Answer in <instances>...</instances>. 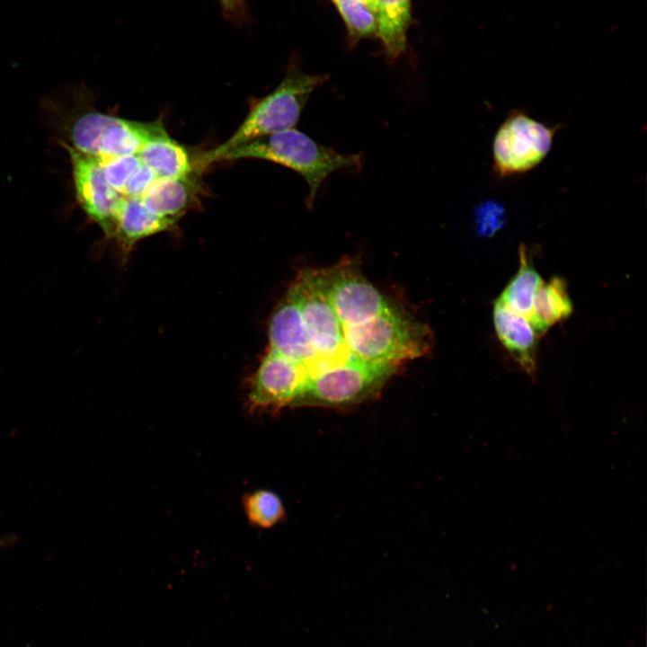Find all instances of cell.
Segmentation results:
<instances>
[{"label": "cell", "instance_id": "cell-24", "mask_svg": "<svg viewBox=\"0 0 647 647\" xmlns=\"http://www.w3.org/2000/svg\"><path fill=\"white\" fill-rule=\"evenodd\" d=\"M224 13L230 19L241 21L244 15V0H218Z\"/></svg>", "mask_w": 647, "mask_h": 647}, {"label": "cell", "instance_id": "cell-13", "mask_svg": "<svg viewBox=\"0 0 647 647\" xmlns=\"http://www.w3.org/2000/svg\"><path fill=\"white\" fill-rule=\"evenodd\" d=\"M176 221L149 211L140 198L122 196L119 204L112 237L127 257L140 240L171 229Z\"/></svg>", "mask_w": 647, "mask_h": 647}, {"label": "cell", "instance_id": "cell-20", "mask_svg": "<svg viewBox=\"0 0 647 647\" xmlns=\"http://www.w3.org/2000/svg\"><path fill=\"white\" fill-rule=\"evenodd\" d=\"M343 19L350 38L359 40L377 36V19L359 0H331Z\"/></svg>", "mask_w": 647, "mask_h": 647}, {"label": "cell", "instance_id": "cell-22", "mask_svg": "<svg viewBox=\"0 0 647 647\" xmlns=\"http://www.w3.org/2000/svg\"><path fill=\"white\" fill-rule=\"evenodd\" d=\"M506 222L505 208L494 200L481 203L474 211V230L482 237H492Z\"/></svg>", "mask_w": 647, "mask_h": 647}, {"label": "cell", "instance_id": "cell-9", "mask_svg": "<svg viewBox=\"0 0 647 647\" xmlns=\"http://www.w3.org/2000/svg\"><path fill=\"white\" fill-rule=\"evenodd\" d=\"M309 378L303 365L267 350L248 381L249 410L273 412L294 407Z\"/></svg>", "mask_w": 647, "mask_h": 647}, {"label": "cell", "instance_id": "cell-26", "mask_svg": "<svg viewBox=\"0 0 647 647\" xmlns=\"http://www.w3.org/2000/svg\"><path fill=\"white\" fill-rule=\"evenodd\" d=\"M8 540L6 539H0V546L4 545Z\"/></svg>", "mask_w": 647, "mask_h": 647}, {"label": "cell", "instance_id": "cell-6", "mask_svg": "<svg viewBox=\"0 0 647 647\" xmlns=\"http://www.w3.org/2000/svg\"><path fill=\"white\" fill-rule=\"evenodd\" d=\"M166 132L161 121H133L91 111L72 127L73 148L100 159L137 155L152 138Z\"/></svg>", "mask_w": 647, "mask_h": 647}, {"label": "cell", "instance_id": "cell-1", "mask_svg": "<svg viewBox=\"0 0 647 647\" xmlns=\"http://www.w3.org/2000/svg\"><path fill=\"white\" fill-rule=\"evenodd\" d=\"M242 158L270 161L303 176L309 189L306 199L308 208H312L322 183L331 173L342 169L359 171L363 164L360 154L337 152L296 129L254 138L229 150L219 161Z\"/></svg>", "mask_w": 647, "mask_h": 647}, {"label": "cell", "instance_id": "cell-2", "mask_svg": "<svg viewBox=\"0 0 647 647\" xmlns=\"http://www.w3.org/2000/svg\"><path fill=\"white\" fill-rule=\"evenodd\" d=\"M342 332L347 351L365 363L400 367L431 349L428 326L393 306L367 322L342 327Z\"/></svg>", "mask_w": 647, "mask_h": 647}, {"label": "cell", "instance_id": "cell-5", "mask_svg": "<svg viewBox=\"0 0 647 647\" xmlns=\"http://www.w3.org/2000/svg\"><path fill=\"white\" fill-rule=\"evenodd\" d=\"M560 126L550 127L521 110H512L492 142V170L501 178L525 173L547 156Z\"/></svg>", "mask_w": 647, "mask_h": 647}, {"label": "cell", "instance_id": "cell-4", "mask_svg": "<svg viewBox=\"0 0 647 647\" xmlns=\"http://www.w3.org/2000/svg\"><path fill=\"white\" fill-rule=\"evenodd\" d=\"M399 367L349 359L310 377L294 407L347 408L378 395Z\"/></svg>", "mask_w": 647, "mask_h": 647}, {"label": "cell", "instance_id": "cell-15", "mask_svg": "<svg viewBox=\"0 0 647 647\" xmlns=\"http://www.w3.org/2000/svg\"><path fill=\"white\" fill-rule=\"evenodd\" d=\"M573 311L572 301L568 292L566 280L559 276L542 282L537 289L533 312L528 322L538 337L548 329L567 319Z\"/></svg>", "mask_w": 647, "mask_h": 647}, {"label": "cell", "instance_id": "cell-25", "mask_svg": "<svg viewBox=\"0 0 647 647\" xmlns=\"http://www.w3.org/2000/svg\"><path fill=\"white\" fill-rule=\"evenodd\" d=\"M368 6L371 12L376 15L377 8V0H359Z\"/></svg>", "mask_w": 647, "mask_h": 647}, {"label": "cell", "instance_id": "cell-18", "mask_svg": "<svg viewBox=\"0 0 647 647\" xmlns=\"http://www.w3.org/2000/svg\"><path fill=\"white\" fill-rule=\"evenodd\" d=\"M519 266L497 298L515 313L530 319L535 295L543 279L535 268L525 245L518 249Z\"/></svg>", "mask_w": 647, "mask_h": 647}, {"label": "cell", "instance_id": "cell-16", "mask_svg": "<svg viewBox=\"0 0 647 647\" xmlns=\"http://www.w3.org/2000/svg\"><path fill=\"white\" fill-rule=\"evenodd\" d=\"M137 156L157 178H184L192 172L193 164L187 149L167 132L149 140Z\"/></svg>", "mask_w": 647, "mask_h": 647}, {"label": "cell", "instance_id": "cell-3", "mask_svg": "<svg viewBox=\"0 0 647 647\" xmlns=\"http://www.w3.org/2000/svg\"><path fill=\"white\" fill-rule=\"evenodd\" d=\"M326 79L325 75L306 74L294 66L270 93L253 106L235 132L225 143L200 155L196 165L206 167L248 141L293 129L314 90Z\"/></svg>", "mask_w": 647, "mask_h": 647}, {"label": "cell", "instance_id": "cell-7", "mask_svg": "<svg viewBox=\"0 0 647 647\" xmlns=\"http://www.w3.org/2000/svg\"><path fill=\"white\" fill-rule=\"evenodd\" d=\"M288 290L298 306L317 359H328L336 364L356 359L344 346L342 325L326 295L319 270L301 271Z\"/></svg>", "mask_w": 647, "mask_h": 647}, {"label": "cell", "instance_id": "cell-19", "mask_svg": "<svg viewBox=\"0 0 647 647\" xmlns=\"http://www.w3.org/2000/svg\"><path fill=\"white\" fill-rule=\"evenodd\" d=\"M243 506L250 524L260 528L273 527L286 515L281 499L270 490L261 489L244 494Z\"/></svg>", "mask_w": 647, "mask_h": 647}, {"label": "cell", "instance_id": "cell-23", "mask_svg": "<svg viewBox=\"0 0 647 647\" xmlns=\"http://www.w3.org/2000/svg\"><path fill=\"white\" fill-rule=\"evenodd\" d=\"M156 179L158 178L155 173L141 163L126 182L121 195L128 198H141Z\"/></svg>", "mask_w": 647, "mask_h": 647}, {"label": "cell", "instance_id": "cell-11", "mask_svg": "<svg viewBox=\"0 0 647 647\" xmlns=\"http://www.w3.org/2000/svg\"><path fill=\"white\" fill-rule=\"evenodd\" d=\"M268 338L267 350L303 365L307 371L317 359L298 306L288 290L270 315Z\"/></svg>", "mask_w": 647, "mask_h": 647}, {"label": "cell", "instance_id": "cell-14", "mask_svg": "<svg viewBox=\"0 0 647 647\" xmlns=\"http://www.w3.org/2000/svg\"><path fill=\"white\" fill-rule=\"evenodd\" d=\"M195 187L191 176L158 178L140 199L152 213L177 222L194 201Z\"/></svg>", "mask_w": 647, "mask_h": 647}, {"label": "cell", "instance_id": "cell-17", "mask_svg": "<svg viewBox=\"0 0 647 647\" xmlns=\"http://www.w3.org/2000/svg\"><path fill=\"white\" fill-rule=\"evenodd\" d=\"M377 36L389 58L395 59L406 49L411 22V0H377Z\"/></svg>", "mask_w": 647, "mask_h": 647}, {"label": "cell", "instance_id": "cell-10", "mask_svg": "<svg viewBox=\"0 0 647 647\" xmlns=\"http://www.w3.org/2000/svg\"><path fill=\"white\" fill-rule=\"evenodd\" d=\"M72 163L73 180L78 203L109 238L112 237L115 217L122 196L107 182L99 159L66 146Z\"/></svg>", "mask_w": 647, "mask_h": 647}, {"label": "cell", "instance_id": "cell-8", "mask_svg": "<svg viewBox=\"0 0 647 647\" xmlns=\"http://www.w3.org/2000/svg\"><path fill=\"white\" fill-rule=\"evenodd\" d=\"M323 286L342 327L367 322L392 306L352 259L319 269Z\"/></svg>", "mask_w": 647, "mask_h": 647}, {"label": "cell", "instance_id": "cell-21", "mask_svg": "<svg viewBox=\"0 0 647 647\" xmlns=\"http://www.w3.org/2000/svg\"><path fill=\"white\" fill-rule=\"evenodd\" d=\"M98 159L107 182L120 195L131 174L141 164L137 155Z\"/></svg>", "mask_w": 647, "mask_h": 647}, {"label": "cell", "instance_id": "cell-12", "mask_svg": "<svg viewBox=\"0 0 647 647\" xmlns=\"http://www.w3.org/2000/svg\"><path fill=\"white\" fill-rule=\"evenodd\" d=\"M492 319L495 332L503 347L527 374L534 376L539 337L528 320L498 299L493 304Z\"/></svg>", "mask_w": 647, "mask_h": 647}]
</instances>
